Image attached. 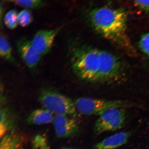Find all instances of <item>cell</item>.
I'll return each instance as SVG.
<instances>
[{
  "instance_id": "9a60e30c",
  "label": "cell",
  "mask_w": 149,
  "mask_h": 149,
  "mask_svg": "<svg viewBox=\"0 0 149 149\" xmlns=\"http://www.w3.org/2000/svg\"><path fill=\"white\" fill-rule=\"evenodd\" d=\"M19 6L27 9H36L40 8L45 4V1L40 0H16L9 1Z\"/></svg>"
},
{
  "instance_id": "d6986e66",
  "label": "cell",
  "mask_w": 149,
  "mask_h": 149,
  "mask_svg": "<svg viewBox=\"0 0 149 149\" xmlns=\"http://www.w3.org/2000/svg\"><path fill=\"white\" fill-rule=\"evenodd\" d=\"M139 44L141 51L149 56V33H146L141 37Z\"/></svg>"
},
{
  "instance_id": "5bb4252c",
  "label": "cell",
  "mask_w": 149,
  "mask_h": 149,
  "mask_svg": "<svg viewBox=\"0 0 149 149\" xmlns=\"http://www.w3.org/2000/svg\"><path fill=\"white\" fill-rule=\"evenodd\" d=\"M126 116V114L122 115L113 119L99 130L96 134H100L104 132L116 131L120 129L125 124Z\"/></svg>"
},
{
  "instance_id": "44dd1931",
  "label": "cell",
  "mask_w": 149,
  "mask_h": 149,
  "mask_svg": "<svg viewBox=\"0 0 149 149\" xmlns=\"http://www.w3.org/2000/svg\"><path fill=\"white\" fill-rule=\"evenodd\" d=\"M62 149H72V148H63Z\"/></svg>"
},
{
  "instance_id": "8992f818",
  "label": "cell",
  "mask_w": 149,
  "mask_h": 149,
  "mask_svg": "<svg viewBox=\"0 0 149 149\" xmlns=\"http://www.w3.org/2000/svg\"><path fill=\"white\" fill-rule=\"evenodd\" d=\"M60 28L39 31L31 41L33 47L40 55L49 52Z\"/></svg>"
},
{
  "instance_id": "ba28073f",
  "label": "cell",
  "mask_w": 149,
  "mask_h": 149,
  "mask_svg": "<svg viewBox=\"0 0 149 149\" xmlns=\"http://www.w3.org/2000/svg\"><path fill=\"white\" fill-rule=\"evenodd\" d=\"M131 133L123 131L114 134L104 139L94 146L95 149H115L127 142Z\"/></svg>"
},
{
  "instance_id": "5b68a950",
  "label": "cell",
  "mask_w": 149,
  "mask_h": 149,
  "mask_svg": "<svg viewBox=\"0 0 149 149\" xmlns=\"http://www.w3.org/2000/svg\"><path fill=\"white\" fill-rule=\"evenodd\" d=\"M53 123L55 135L59 138L72 136L75 134L79 130L76 121L66 115H56Z\"/></svg>"
},
{
  "instance_id": "277c9868",
  "label": "cell",
  "mask_w": 149,
  "mask_h": 149,
  "mask_svg": "<svg viewBox=\"0 0 149 149\" xmlns=\"http://www.w3.org/2000/svg\"><path fill=\"white\" fill-rule=\"evenodd\" d=\"M74 102L77 110L83 114L99 116L109 109H124L133 105L131 102L124 100H106L88 97L79 98Z\"/></svg>"
},
{
  "instance_id": "30bf717a",
  "label": "cell",
  "mask_w": 149,
  "mask_h": 149,
  "mask_svg": "<svg viewBox=\"0 0 149 149\" xmlns=\"http://www.w3.org/2000/svg\"><path fill=\"white\" fill-rule=\"evenodd\" d=\"M126 114L123 109L113 108L104 112L100 116L94 125V131L96 133L102 127L116 117Z\"/></svg>"
},
{
  "instance_id": "7a4b0ae2",
  "label": "cell",
  "mask_w": 149,
  "mask_h": 149,
  "mask_svg": "<svg viewBox=\"0 0 149 149\" xmlns=\"http://www.w3.org/2000/svg\"><path fill=\"white\" fill-rule=\"evenodd\" d=\"M89 18L93 27L105 38L133 52V46L127 34V15L125 11L100 7L91 11Z\"/></svg>"
},
{
  "instance_id": "6da1fadb",
  "label": "cell",
  "mask_w": 149,
  "mask_h": 149,
  "mask_svg": "<svg viewBox=\"0 0 149 149\" xmlns=\"http://www.w3.org/2000/svg\"><path fill=\"white\" fill-rule=\"evenodd\" d=\"M71 63L77 77L89 81H110L122 72V64L116 56L96 48H76L72 53Z\"/></svg>"
},
{
  "instance_id": "4fadbf2b",
  "label": "cell",
  "mask_w": 149,
  "mask_h": 149,
  "mask_svg": "<svg viewBox=\"0 0 149 149\" xmlns=\"http://www.w3.org/2000/svg\"><path fill=\"white\" fill-rule=\"evenodd\" d=\"M0 55L2 58L9 63L14 64L15 62L12 47L3 35H1L0 38Z\"/></svg>"
},
{
  "instance_id": "e0dca14e",
  "label": "cell",
  "mask_w": 149,
  "mask_h": 149,
  "mask_svg": "<svg viewBox=\"0 0 149 149\" xmlns=\"http://www.w3.org/2000/svg\"><path fill=\"white\" fill-rule=\"evenodd\" d=\"M18 15L15 9L9 11L6 14L4 18V23L8 29H13L16 27L18 24Z\"/></svg>"
},
{
  "instance_id": "ac0fdd59",
  "label": "cell",
  "mask_w": 149,
  "mask_h": 149,
  "mask_svg": "<svg viewBox=\"0 0 149 149\" xmlns=\"http://www.w3.org/2000/svg\"><path fill=\"white\" fill-rule=\"evenodd\" d=\"M33 20L32 14L27 9L22 10L18 15V23L22 27L26 26L32 22Z\"/></svg>"
},
{
  "instance_id": "8fae6325",
  "label": "cell",
  "mask_w": 149,
  "mask_h": 149,
  "mask_svg": "<svg viewBox=\"0 0 149 149\" xmlns=\"http://www.w3.org/2000/svg\"><path fill=\"white\" fill-rule=\"evenodd\" d=\"M1 139L0 149H23L21 137L13 132H9Z\"/></svg>"
},
{
  "instance_id": "2e32d148",
  "label": "cell",
  "mask_w": 149,
  "mask_h": 149,
  "mask_svg": "<svg viewBox=\"0 0 149 149\" xmlns=\"http://www.w3.org/2000/svg\"><path fill=\"white\" fill-rule=\"evenodd\" d=\"M32 149H50L47 139L44 135L35 136L31 141Z\"/></svg>"
},
{
  "instance_id": "9c48e42d",
  "label": "cell",
  "mask_w": 149,
  "mask_h": 149,
  "mask_svg": "<svg viewBox=\"0 0 149 149\" xmlns=\"http://www.w3.org/2000/svg\"><path fill=\"white\" fill-rule=\"evenodd\" d=\"M54 116L51 111L45 109H38L30 113L26 122L30 125H42L53 122Z\"/></svg>"
},
{
  "instance_id": "7c38bea8",
  "label": "cell",
  "mask_w": 149,
  "mask_h": 149,
  "mask_svg": "<svg viewBox=\"0 0 149 149\" xmlns=\"http://www.w3.org/2000/svg\"><path fill=\"white\" fill-rule=\"evenodd\" d=\"M15 127L14 119L11 116L10 112L6 108L1 110L0 122V136L1 138L8 133L13 132Z\"/></svg>"
},
{
  "instance_id": "52a82bcc",
  "label": "cell",
  "mask_w": 149,
  "mask_h": 149,
  "mask_svg": "<svg viewBox=\"0 0 149 149\" xmlns=\"http://www.w3.org/2000/svg\"><path fill=\"white\" fill-rule=\"evenodd\" d=\"M16 45L18 53L25 64L30 68H35L41 55L33 47L32 42L28 39L22 38L18 40Z\"/></svg>"
},
{
  "instance_id": "ffe728a7",
  "label": "cell",
  "mask_w": 149,
  "mask_h": 149,
  "mask_svg": "<svg viewBox=\"0 0 149 149\" xmlns=\"http://www.w3.org/2000/svg\"><path fill=\"white\" fill-rule=\"evenodd\" d=\"M134 3L142 10L149 12V1H135Z\"/></svg>"
},
{
  "instance_id": "3957f363",
  "label": "cell",
  "mask_w": 149,
  "mask_h": 149,
  "mask_svg": "<svg viewBox=\"0 0 149 149\" xmlns=\"http://www.w3.org/2000/svg\"><path fill=\"white\" fill-rule=\"evenodd\" d=\"M39 101L44 109L54 114L70 116L77 113L74 102L54 91L47 89L42 91L39 96Z\"/></svg>"
}]
</instances>
